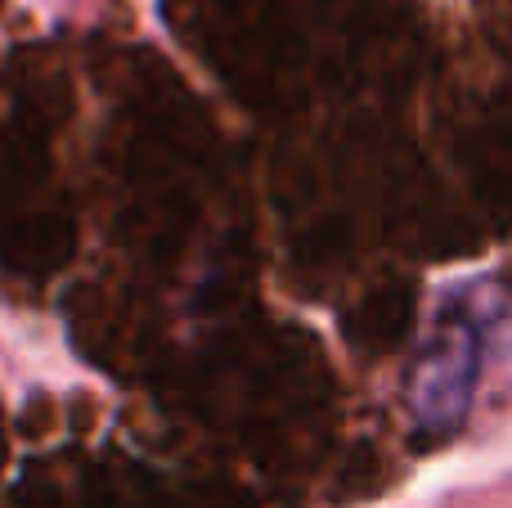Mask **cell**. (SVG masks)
I'll return each instance as SVG.
<instances>
[{
	"mask_svg": "<svg viewBox=\"0 0 512 508\" xmlns=\"http://www.w3.org/2000/svg\"><path fill=\"white\" fill-rule=\"evenodd\" d=\"M477 360H481V320L463 306H445V320L436 324V338L427 342L423 360L414 369V410L427 428H445L463 414L477 387Z\"/></svg>",
	"mask_w": 512,
	"mask_h": 508,
	"instance_id": "obj_1",
	"label": "cell"
}]
</instances>
